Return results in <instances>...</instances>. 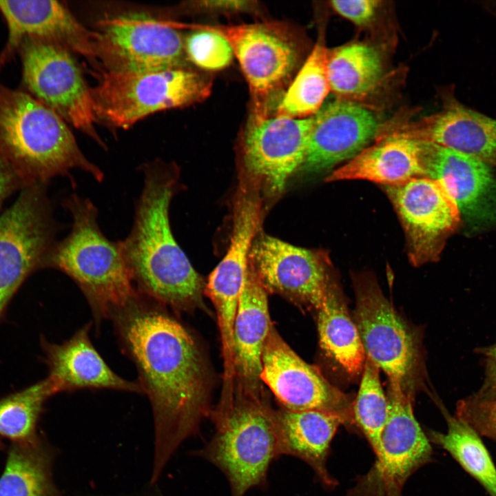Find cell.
<instances>
[{"label": "cell", "mask_w": 496, "mask_h": 496, "mask_svg": "<svg viewBox=\"0 0 496 496\" xmlns=\"http://www.w3.org/2000/svg\"><path fill=\"white\" fill-rule=\"evenodd\" d=\"M122 352L134 364L151 404L154 453L151 484L208 413L201 352L189 331L165 306L137 291L110 318Z\"/></svg>", "instance_id": "cell-1"}, {"label": "cell", "mask_w": 496, "mask_h": 496, "mask_svg": "<svg viewBox=\"0 0 496 496\" xmlns=\"http://www.w3.org/2000/svg\"><path fill=\"white\" fill-rule=\"evenodd\" d=\"M143 188L132 230L118 245L136 290L174 311L201 304L203 282L174 238L169 206L177 189L174 166L155 160L141 165Z\"/></svg>", "instance_id": "cell-2"}, {"label": "cell", "mask_w": 496, "mask_h": 496, "mask_svg": "<svg viewBox=\"0 0 496 496\" xmlns=\"http://www.w3.org/2000/svg\"><path fill=\"white\" fill-rule=\"evenodd\" d=\"M0 151L15 172L45 181L80 169L104 174L79 148L67 123L23 90L0 87Z\"/></svg>", "instance_id": "cell-3"}, {"label": "cell", "mask_w": 496, "mask_h": 496, "mask_svg": "<svg viewBox=\"0 0 496 496\" xmlns=\"http://www.w3.org/2000/svg\"><path fill=\"white\" fill-rule=\"evenodd\" d=\"M64 205L72 215V230L49 252L48 264L76 284L99 326L136 290L118 242L110 240L100 229L98 210L92 201L72 194Z\"/></svg>", "instance_id": "cell-4"}, {"label": "cell", "mask_w": 496, "mask_h": 496, "mask_svg": "<svg viewBox=\"0 0 496 496\" xmlns=\"http://www.w3.org/2000/svg\"><path fill=\"white\" fill-rule=\"evenodd\" d=\"M215 432L194 454L220 470L231 496L265 488L271 464L280 457L274 410L256 394L223 400L212 413Z\"/></svg>", "instance_id": "cell-5"}, {"label": "cell", "mask_w": 496, "mask_h": 496, "mask_svg": "<svg viewBox=\"0 0 496 496\" xmlns=\"http://www.w3.org/2000/svg\"><path fill=\"white\" fill-rule=\"evenodd\" d=\"M211 82L202 74L174 68L148 72H105L90 88L96 118L122 129L157 112L188 106L207 98Z\"/></svg>", "instance_id": "cell-6"}, {"label": "cell", "mask_w": 496, "mask_h": 496, "mask_svg": "<svg viewBox=\"0 0 496 496\" xmlns=\"http://www.w3.org/2000/svg\"><path fill=\"white\" fill-rule=\"evenodd\" d=\"M185 28L216 32L231 45L248 82L251 111L249 121L270 116L283 96L300 59L296 35L280 23L237 25L185 24Z\"/></svg>", "instance_id": "cell-7"}, {"label": "cell", "mask_w": 496, "mask_h": 496, "mask_svg": "<svg viewBox=\"0 0 496 496\" xmlns=\"http://www.w3.org/2000/svg\"><path fill=\"white\" fill-rule=\"evenodd\" d=\"M25 92L107 147L95 129L90 91L72 53L46 41L28 39L18 46Z\"/></svg>", "instance_id": "cell-8"}, {"label": "cell", "mask_w": 496, "mask_h": 496, "mask_svg": "<svg viewBox=\"0 0 496 496\" xmlns=\"http://www.w3.org/2000/svg\"><path fill=\"white\" fill-rule=\"evenodd\" d=\"M402 386L400 380L389 378L388 416L375 463L359 477L347 496H402L410 476L431 462V442L417 421L410 396Z\"/></svg>", "instance_id": "cell-9"}, {"label": "cell", "mask_w": 496, "mask_h": 496, "mask_svg": "<svg viewBox=\"0 0 496 496\" xmlns=\"http://www.w3.org/2000/svg\"><path fill=\"white\" fill-rule=\"evenodd\" d=\"M96 58L107 72H148L184 68V40L173 22L127 13L99 22Z\"/></svg>", "instance_id": "cell-10"}, {"label": "cell", "mask_w": 496, "mask_h": 496, "mask_svg": "<svg viewBox=\"0 0 496 496\" xmlns=\"http://www.w3.org/2000/svg\"><path fill=\"white\" fill-rule=\"evenodd\" d=\"M384 187L402 221L411 263L436 261L462 222L455 202L440 182L428 177Z\"/></svg>", "instance_id": "cell-11"}, {"label": "cell", "mask_w": 496, "mask_h": 496, "mask_svg": "<svg viewBox=\"0 0 496 496\" xmlns=\"http://www.w3.org/2000/svg\"><path fill=\"white\" fill-rule=\"evenodd\" d=\"M260 380L285 409L322 411L340 417L347 426L354 424L349 397L297 355L273 326L263 349Z\"/></svg>", "instance_id": "cell-12"}, {"label": "cell", "mask_w": 496, "mask_h": 496, "mask_svg": "<svg viewBox=\"0 0 496 496\" xmlns=\"http://www.w3.org/2000/svg\"><path fill=\"white\" fill-rule=\"evenodd\" d=\"M249 261L267 292L316 311L335 285L325 254L263 235L253 242Z\"/></svg>", "instance_id": "cell-13"}, {"label": "cell", "mask_w": 496, "mask_h": 496, "mask_svg": "<svg viewBox=\"0 0 496 496\" xmlns=\"http://www.w3.org/2000/svg\"><path fill=\"white\" fill-rule=\"evenodd\" d=\"M355 308L353 321L366 357L389 378L402 384L411 375L417 359L412 331L369 276L354 280Z\"/></svg>", "instance_id": "cell-14"}, {"label": "cell", "mask_w": 496, "mask_h": 496, "mask_svg": "<svg viewBox=\"0 0 496 496\" xmlns=\"http://www.w3.org/2000/svg\"><path fill=\"white\" fill-rule=\"evenodd\" d=\"M52 226L43 199L28 189L0 216V317L30 272L44 259Z\"/></svg>", "instance_id": "cell-15"}, {"label": "cell", "mask_w": 496, "mask_h": 496, "mask_svg": "<svg viewBox=\"0 0 496 496\" xmlns=\"http://www.w3.org/2000/svg\"><path fill=\"white\" fill-rule=\"evenodd\" d=\"M422 143L426 177L441 183L455 202L462 220L473 228L496 226L494 169L455 150Z\"/></svg>", "instance_id": "cell-16"}, {"label": "cell", "mask_w": 496, "mask_h": 496, "mask_svg": "<svg viewBox=\"0 0 496 496\" xmlns=\"http://www.w3.org/2000/svg\"><path fill=\"white\" fill-rule=\"evenodd\" d=\"M380 125L375 114L360 103L336 99L313 116V125L300 169L314 174L351 159L373 139Z\"/></svg>", "instance_id": "cell-17"}, {"label": "cell", "mask_w": 496, "mask_h": 496, "mask_svg": "<svg viewBox=\"0 0 496 496\" xmlns=\"http://www.w3.org/2000/svg\"><path fill=\"white\" fill-rule=\"evenodd\" d=\"M313 116L290 118L271 116L248 121L243 136V156L248 169L280 192L300 169L306 153Z\"/></svg>", "instance_id": "cell-18"}, {"label": "cell", "mask_w": 496, "mask_h": 496, "mask_svg": "<svg viewBox=\"0 0 496 496\" xmlns=\"http://www.w3.org/2000/svg\"><path fill=\"white\" fill-rule=\"evenodd\" d=\"M444 99L442 110L387 129L386 134L435 143L496 169V119L462 103L451 92Z\"/></svg>", "instance_id": "cell-19"}, {"label": "cell", "mask_w": 496, "mask_h": 496, "mask_svg": "<svg viewBox=\"0 0 496 496\" xmlns=\"http://www.w3.org/2000/svg\"><path fill=\"white\" fill-rule=\"evenodd\" d=\"M0 14L8 33L5 47L12 54L23 40L31 39L58 45L89 59L96 58L94 32L59 1H0Z\"/></svg>", "instance_id": "cell-20"}, {"label": "cell", "mask_w": 496, "mask_h": 496, "mask_svg": "<svg viewBox=\"0 0 496 496\" xmlns=\"http://www.w3.org/2000/svg\"><path fill=\"white\" fill-rule=\"evenodd\" d=\"M92 324H85L61 344L43 340L48 378L56 393L85 389L143 393L138 381L123 378L105 362L91 341Z\"/></svg>", "instance_id": "cell-21"}, {"label": "cell", "mask_w": 496, "mask_h": 496, "mask_svg": "<svg viewBox=\"0 0 496 496\" xmlns=\"http://www.w3.org/2000/svg\"><path fill=\"white\" fill-rule=\"evenodd\" d=\"M274 422L280 456H293L305 462L326 488L337 486L327 462L332 440L344 421L322 411L282 409L274 411Z\"/></svg>", "instance_id": "cell-22"}, {"label": "cell", "mask_w": 496, "mask_h": 496, "mask_svg": "<svg viewBox=\"0 0 496 496\" xmlns=\"http://www.w3.org/2000/svg\"><path fill=\"white\" fill-rule=\"evenodd\" d=\"M375 141L326 180L359 179L391 185L426 177L422 141L393 134L378 136Z\"/></svg>", "instance_id": "cell-23"}, {"label": "cell", "mask_w": 496, "mask_h": 496, "mask_svg": "<svg viewBox=\"0 0 496 496\" xmlns=\"http://www.w3.org/2000/svg\"><path fill=\"white\" fill-rule=\"evenodd\" d=\"M271 327L267 292L249 261L234 323L233 344L235 371L251 390L260 380L263 349Z\"/></svg>", "instance_id": "cell-24"}, {"label": "cell", "mask_w": 496, "mask_h": 496, "mask_svg": "<svg viewBox=\"0 0 496 496\" xmlns=\"http://www.w3.org/2000/svg\"><path fill=\"white\" fill-rule=\"evenodd\" d=\"M327 68L330 90L337 99L358 103L375 90L383 72L378 51L363 43L328 49Z\"/></svg>", "instance_id": "cell-25"}, {"label": "cell", "mask_w": 496, "mask_h": 496, "mask_svg": "<svg viewBox=\"0 0 496 496\" xmlns=\"http://www.w3.org/2000/svg\"><path fill=\"white\" fill-rule=\"evenodd\" d=\"M54 454L39 437L12 442L0 477V496H61L52 476Z\"/></svg>", "instance_id": "cell-26"}, {"label": "cell", "mask_w": 496, "mask_h": 496, "mask_svg": "<svg viewBox=\"0 0 496 496\" xmlns=\"http://www.w3.org/2000/svg\"><path fill=\"white\" fill-rule=\"evenodd\" d=\"M317 311L321 348L348 374L360 375L366 357L356 325L335 285Z\"/></svg>", "instance_id": "cell-27"}, {"label": "cell", "mask_w": 496, "mask_h": 496, "mask_svg": "<svg viewBox=\"0 0 496 496\" xmlns=\"http://www.w3.org/2000/svg\"><path fill=\"white\" fill-rule=\"evenodd\" d=\"M440 408L447 431L428 430L426 435L429 441L448 452L489 496H496V466L482 437L444 407Z\"/></svg>", "instance_id": "cell-28"}, {"label": "cell", "mask_w": 496, "mask_h": 496, "mask_svg": "<svg viewBox=\"0 0 496 496\" xmlns=\"http://www.w3.org/2000/svg\"><path fill=\"white\" fill-rule=\"evenodd\" d=\"M259 222V204L248 196L238 202L234 229L227 251L210 273L206 287L242 291L249 265V251Z\"/></svg>", "instance_id": "cell-29"}, {"label": "cell", "mask_w": 496, "mask_h": 496, "mask_svg": "<svg viewBox=\"0 0 496 496\" xmlns=\"http://www.w3.org/2000/svg\"><path fill=\"white\" fill-rule=\"evenodd\" d=\"M327 51L319 38L301 69L284 93L276 116L290 118L313 116L322 107L330 90L327 74Z\"/></svg>", "instance_id": "cell-30"}, {"label": "cell", "mask_w": 496, "mask_h": 496, "mask_svg": "<svg viewBox=\"0 0 496 496\" xmlns=\"http://www.w3.org/2000/svg\"><path fill=\"white\" fill-rule=\"evenodd\" d=\"M56 394L47 377L20 391L0 400V435L12 442L33 441L39 437L37 425L43 404Z\"/></svg>", "instance_id": "cell-31"}, {"label": "cell", "mask_w": 496, "mask_h": 496, "mask_svg": "<svg viewBox=\"0 0 496 496\" xmlns=\"http://www.w3.org/2000/svg\"><path fill=\"white\" fill-rule=\"evenodd\" d=\"M388 416V401L380 379V369L366 359L358 395L353 402V418L374 454L379 448Z\"/></svg>", "instance_id": "cell-32"}, {"label": "cell", "mask_w": 496, "mask_h": 496, "mask_svg": "<svg viewBox=\"0 0 496 496\" xmlns=\"http://www.w3.org/2000/svg\"><path fill=\"white\" fill-rule=\"evenodd\" d=\"M184 49L187 57L194 65L209 71L227 67L234 55L223 37L209 30H193L184 40Z\"/></svg>", "instance_id": "cell-33"}, {"label": "cell", "mask_w": 496, "mask_h": 496, "mask_svg": "<svg viewBox=\"0 0 496 496\" xmlns=\"http://www.w3.org/2000/svg\"><path fill=\"white\" fill-rule=\"evenodd\" d=\"M454 415L481 437L496 442V399L479 400L470 395L457 402Z\"/></svg>", "instance_id": "cell-34"}, {"label": "cell", "mask_w": 496, "mask_h": 496, "mask_svg": "<svg viewBox=\"0 0 496 496\" xmlns=\"http://www.w3.org/2000/svg\"><path fill=\"white\" fill-rule=\"evenodd\" d=\"M380 1L377 0L332 1L333 9L357 25H366L373 19Z\"/></svg>", "instance_id": "cell-35"}, {"label": "cell", "mask_w": 496, "mask_h": 496, "mask_svg": "<svg viewBox=\"0 0 496 496\" xmlns=\"http://www.w3.org/2000/svg\"><path fill=\"white\" fill-rule=\"evenodd\" d=\"M479 353L484 360V378L479 389L472 395L477 399L484 400L496 390V342L479 349Z\"/></svg>", "instance_id": "cell-36"}, {"label": "cell", "mask_w": 496, "mask_h": 496, "mask_svg": "<svg viewBox=\"0 0 496 496\" xmlns=\"http://www.w3.org/2000/svg\"><path fill=\"white\" fill-rule=\"evenodd\" d=\"M254 1L244 0H213L196 1V7L218 11H248L256 6Z\"/></svg>", "instance_id": "cell-37"}, {"label": "cell", "mask_w": 496, "mask_h": 496, "mask_svg": "<svg viewBox=\"0 0 496 496\" xmlns=\"http://www.w3.org/2000/svg\"><path fill=\"white\" fill-rule=\"evenodd\" d=\"M16 172L0 151V203L14 186Z\"/></svg>", "instance_id": "cell-38"}, {"label": "cell", "mask_w": 496, "mask_h": 496, "mask_svg": "<svg viewBox=\"0 0 496 496\" xmlns=\"http://www.w3.org/2000/svg\"><path fill=\"white\" fill-rule=\"evenodd\" d=\"M12 54L5 47L0 53V74L6 62L12 56ZM0 84V87H1Z\"/></svg>", "instance_id": "cell-39"}, {"label": "cell", "mask_w": 496, "mask_h": 496, "mask_svg": "<svg viewBox=\"0 0 496 496\" xmlns=\"http://www.w3.org/2000/svg\"><path fill=\"white\" fill-rule=\"evenodd\" d=\"M496 399V390L493 392L486 400H494Z\"/></svg>", "instance_id": "cell-40"}, {"label": "cell", "mask_w": 496, "mask_h": 496, "mask_svg": "<svg viewBox=\"0 0 496 496\" xmlns=\"http://www.w3.org/2000/svg\"><path fill=\"white\" fill-rule=\"evenodd\" d=\"M3 448V444L2 442H1V440H0V449H2Z\"/></svg>", "instance_id": "cell-41"}]
</instances>
